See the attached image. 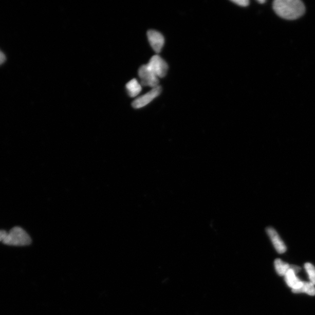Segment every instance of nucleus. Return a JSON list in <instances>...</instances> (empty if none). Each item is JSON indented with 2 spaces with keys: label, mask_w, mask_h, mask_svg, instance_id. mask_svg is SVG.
Instances as JSON below:
<instances>
[{
  "label": "nucleus",
  "mask_w": 315,
  "mask_h": 315,
  "mask_svg": "<svg viewBox=\"0 0 315 315\" xmlns=\"http://www.w3.org/2000/svg\"><path fill=\"white\" fill-rule=\"evenodd\" d=\"M273 8L276 14L287 20L299 19L305 12L304 4L300 0H275Z\"/></svg>",
  "instance_id": "1"
},
{
  "label": "nucleus",
  "mask_w": 315,
  "mask_h": 315,
  "mask_svg": "<svg viewBox=\"0 0 315 315\" xmlns=\"http://www.w3.org/2000/svg\"><path fill=\"white\" fill-rule=\"evenodd\" d=\"M32 240L31 237L22 228L16 227L11 229L7 233L3 243L10 246H27L31 244Z\"/></svg>",
  "instance_id": "2"
},
{
  "label": "nucleus",
  "mask_w": 315,
  "mask_h": 315,
  "mask_svg": "<svg viewBox=\"0 0 315 315\" xmlns=\"http://www.w3.org/2000/svg\"><path fill=\"white\" fill-rule=\"evenodd\" d=\"M150 70L154 74L159 78L166 76L168 70V65L166 62L158 55H154L146 64Z\"/></svg>",
  "instance_id": "3"
},
{
  "label": "nucleus",
  "mask_w": 315,
  "mask_h": 315,
  "mask_svg": "<svg viewBox=\"0 0 315 315\" xmlns=\"http://www.w3.org/2000/svg\"><path fill=\"white\" fill-rule=\"evenodd\" d=\"M139 76L141 80V86L153 88L159 86V78L150 70L146 64L140 67L139 70Z\"/></svg>",
  "instance_id": "4"
},
{
  "label": "nucleus",
  "mask_w": 315,
  "mask_h": 315,
  "mask_svg": "<svg viewBox=\"0 0 315 315\" xmlns=\"http://www.w3.org/2000/svg\"><path fill=\"white\" fill-rule=\"evenodd\" d=\"M162 92V88L161 86L153 88L149 92L137 98L132 102V106L134 108L140 109L147 105L151 102H152L155 98L158 97Z\"/></svg>",
  "instance_id": "5"
},
{
  "label": "nucleus",
  "mask_w": 315,
  "mask_h": 315,
  "mask_svg": "<svg viewBox=\"0 0 315 315\" xmlns=\"http://www.w3.org/2000/svg\"><path fill=\"white\" fill-rule=\"evenodd\" d=\"M266 232L269 236L276 251L280 254L286 252L287 250L286 245H285L277 231L273 228L269 227L266 229Z\"/></svg>",
  "instance_id": "6"
},
{
  "label": "nucleus",
  "mask_w": 315,
  "mask_h": 315,
  "mask_svg": "<svg viewBox=\"0 0 315 315\" xmlns=\"http://www.w3.org/2000/svg\"><path fill=\"white\" fill-rule=\"evenodd\" d=\"M147 36L150 44L155 52H160L165 42L162 34L154 30H150L147 32Z\"/></svg>",
  "instance_id": "7"
},
{
  "label": "nucleus",
  "mask_w": 315,
  "mask_h": 315,
  "mask_svg": "<svg viewBox=\"0 0 315 315\" xmlns=\"http://www.w3.org/2000/svg\"><path fill=\"white\" fill-rule=\"evenodd\" d=\"M295 272L290 269L284 275L285 281L287 286L292 288V291L298 290L303 285V282L297 277Z\"/></svg>",
  "instance_id": "8"
},
{
  "label": "nucleus",
  "mask_w": 315,
  "mask_h": 315,
  "mask_svg": "<svg viewBox=\"0 0 315 315\" xmlns=\"http://www.w3.org/2000/svg\"><path fill=\"white\" fill-rule=\"evenodd\" d=\"M126 89L128 96L132 98L136 97L142 90L141 84L136 79H133L126 84Z\"/></svg>",
  "instance_id": "9"
},
{
  "label": "nucleus",
  "mask_w": 315,
  "mask_h": 315,
  "mask_svg": "<svg viewBox=\"0 0 315 315\" xmlns=\"http://www.w3.org/2000/svg\"><path fill=\"white\" fill-rule=\"evenodd\" d=\"M293 293H306L309 295H315V287L314 285L310 282H303L302 286L298 290L292 291Z\"/></svg>",
  "instance_id": "10"
},
{
  "label": "nucleus",
  "mask_w": 315,
  "mask_h": 315,
  "mask_svg": "<svg viewBox=\"0 0 315 315\" xmlns=\"http://www.w3.org/2000/svg\"><path fill=\"white\" fill-rule=\"evenodd\" d=\"M274 267L276 272L280 276H284L290 269V265L285 263L282 260L277 258L274 261Z\"/></svg>",
  "instance_id": "11"
},
{
  "label": "nucleus",
  "mask_w": 315,
  "mask_h": 315,
  "mask_svg": "<svg viewBox=\"0 0 315 315\" xmlns=\"http://www.w3.org/2000/svg\"><path fill=\"white\" fill-rule=\"evenodd\" d=\"M304 267L308 274L309 282L315 285V267L310 263H305Z\"/></svg>",
  "instance_id": "12"
},
{
  "label": "nucleus",
  "mask_w": 315,
  "mask_h": 315,
  "mask_svg": "<svg viewBox=\"0 0 315 315\" xmlns=\"http://www.w3.org/2000/svg\"><path fill=\"white\" fill-rule=\"evenodd\" d=\"M232 2L237 4L240 7H247L249 6V2L248 0H233Z\"/></svg>",
  "instance_id": "13"
},
{
  "label": "nucleus",
  "mask_w": 315,
  "mask_h": 315,
  "mask_svg": "<svg viewBox=\"0 0 315 315\" xmlns=\"http://www.w3.org/2000/svg\"><path fill=\"white\" fill-rule=\"evenodd\" d=\"M7 234V232L6 231L0 230V242H3L4 239L5 238Z\"/></svg>",
  "instance_id": "14"
},
{
  "label": "nucleus",
  "mask_w": 315,
  "mask_h": 315,
  "mask_svg": "<svg viewBox=\"0 0 315 315\" xmlns=\"http://www.w3.org/2000/svg\"><path fill=\"white\" fill-rule=\"evenodd\" d=\"M290 269L294 271L296 274L301 270V268L299 266L294 265H290Z\"/></svg>",
  "instance_id": "15"
},
{
  "label": "nucleus",
  "mask_w": 315,
  "mask_h": 315,
  "mask_svg": "<svg viewBox=\"0 0 315 315\" xmlns=\"http://www.w3.org/2000/svg\"><path fill=\"white\" fill-rule=\"evenodd\" d=\"M6 57L5 55H4L1 51H0V65L2 64L4 62H5Z\"/></svg>",
  "instance_id": "16"
},
{
  "label": "nucleus",
  "mask_w": 315,
  "mask_h": 315,
  "mask_svg": "<svg viewBox=\"0 0 315 315\" xmlns=\"http://www.w3.org/2000/svg\"><path fill=\"white\" fill-rule=\"evenodd\" d=\"M257 2L260 4H263V3H266V1H265V0H258Z\"/></svg>",
  "instance_id": "17"
}]
</instances>
